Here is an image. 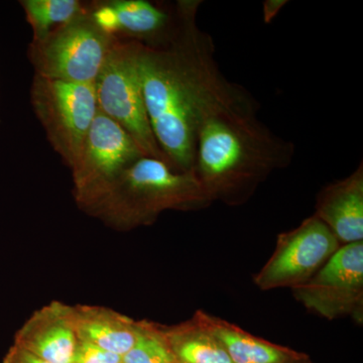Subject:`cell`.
Instances as JSON below:
<instances>
[{"mask_svg":"<svg viewBox=\"0 0 363 363\" xmlns=\"http://www.w3.org/2000/svg\"><path fill=\"white\" fill-rule=\"evenodd\" d=\"M193 79L194 172L215 199L236 203L272 172L286 168L295 145L260 121L255 98L224 77L214 43L197 21L187 28Z\"/></svg>","mask_w":363,"mask_h":363,"instance_id":"cell-1","label":"cell"},{"mask_svg":"<svg viewBox=\"0 0 363 363\" xmlns=\"http://www.w3.org/2000/svg\"><path fill=\"white\" fill-rule=\"evenodd\" d=\"M176 28L162 47L142 45L138 57L143 100L150 128L174 168H195L196 136L193 79L183 21L175 7Z\"/></svg>","mask_w":363,"mask_h":363,"instance_id":"cell-2","label":"cell"},{"mask_svg":"<svg viewBox=\"0 0 363 363\" xmlns=\"http://www.w3.org/2000/svg\"><path fill=\"white\" fill-rule=\"evenodd\" d=\"M212 201L195 172H182L169 162L142 157L86 205L101 208L117 222H150L167 209H192Z\"/></svg>","mask_w":363,"mask_h":363,"instance_id":"cell-3","label":"cell"},{"mask_svg":"<svg viewBox=\"0 0 363 363\" xmlns=\"http://www.w3.org/2000/svg\"><path fill=\"white\" fill-rule=\"evenodd\" d=\"M119 42L84 13L59 26L28 49L35 75L72 83H95L111 50Z\"/></svg>","mask_w":363,"mask_h":363,"instance_id":"cell-4","label":"cell"},{"mask_svg":"<svg viewBox=\"0 0 363 363\" xmlns=\"http://www.w3.org/2000/svg\"><path fill=\"white\" fill-rule=\"evenodd\" d=\"M142 45L119 40L114 45L95 81L98 109L118 123L145 157L169 164L155 138L145 109L138 69Z\"/></svg>","mask_w":363,"mask_h":363,"instance_id":"cell-5","label":"cell"},{"mask_svg":"<svg viewBox=\"0 0 363 363\" xmlns=\"http://www.w3.org/2000/svg\"><path fill=\"white\" fill-rule=\"evenodd\" d=\"M33 112L52 149L73 167L98 111L95 83H72L33 75Z\"/></svg>","mask_w":363,"mask_h":363,"instance_id":"cell-6","label":"cell"},{"mask_svg":"<svg viewBox=\"0 0 363 363\" xmlns=\"http://www.w3.org/2000/svg\"><path fill=\"white\" fill-rule=\"evenodd\" d=\"M340 247L329 227L313 215L297 228L279 234L276 250L255 277V284L262 291L302 285Z\"/></svg>","mask_w":363,"mask_h":363,"instance_id":"cell-7","label":"cell"},{"mask_svg":"<svg viewBox=\"0 0 363 363\" xmlns=\"http://www.w3.org/2000/svg\"><path fill=\"white\" fill-rule=\"evenodd\" d=\"M292 290L301 304L320 316L362 322L363 241L341 245L311 279Z\"/></svg>","mask_w":363,"mask_h":363,"instance_id":"cell-8","label":"cell"},{"mask_svg":"<svg viewBox=\"0 0 363 363\" xmlns=\"http://www.w3.org/2000/svg\"><path fill=\"white\" fill-rule=\"evenodd\" d=\"M145 157L125 130L98 109L80 154L72 167L77 198L92 201L124 169Z\"/></svg>","mask_w":363,"mask_h":363,"instance_id":"cell-9","label":"cell"},{"mask_svg":"<svg viewBox=\"0 0 363 363\" xmlns=\"http://www.w3.org/2000/svg\"><path fill=\"white\" fill-rule=\"evenodd\" d=\"M87 7L95 23L119 40L162 47L175 32V9L168 11L147 0H108Z\"/></svg>","mask_w":363,"mask_h":363,"instance_id":"cell-10","label":"cell"},{"mask_svg":"<svg viewBox=\"0 0 363 363\" xmlns=\"http://www.w3.org/2000/svg\"><path fill=\"white\" fill-rule=\"evenodd\" d=\"M337 238L341 245L363 241V166L325 187L314 214Z\"/></svg>","mask_w":363,"mask_h":363,"instance_id":"cell-11","label":"cell"},{"mask_svg":"<svg viewBox=\"0 0 363 363\" xmlns=\"http://www.w3.org/2000/svg\"><path fill=\"white\" fill-rule=\"evenodd\" d=\"M78 337L68 309L50 307L18 332L16 345L49 363H73Z\"/></svg>","mask_w":363,"mask_h":363,"instance_id":"cell-12","label":"cell"},{"mask_svg":"<svg viewBox=\"0 0 363 363\" xmlns=\"http://www.w3.org/2000/svg\"><path fill=\"white\" fill-rule=\"evenodd\" d=\"M79 340L86 341L123 357L135 345L140 324L107 310H68Z\"/></svg>","mask_w":363,"mask_h":363,"instance_id":"cell-13","label":"cell"},{"mask_svg":"<svg viewBox=\"0 0 363 363\" xmlns=\"http://www.w3.org/2000/svg\"><path fill=\"white\" fill-rule=\"evenodd\" d=\"M194 318L218 339L233 363H289L298 359L292 351L255 337L225 320L201 311Z\"/></svg>","mask_w":363,"mask_h":363,"instance_id":"cell-14","label":"cell"},{"mask_svg":"<svg viewBox=\"0 0 363 363\" xmlns=\"http://www.w3.org/2000/svg\"><path fill=\"white\" fill-rule=\"evenodd\" d=\"M164 336L178 363H233L218 339L196 318Z\"/></svg>","mask_w":363,"mask_h":363,"instance_id":"cell-15","label":"cell"},{"mask_svg":"<svg viewBox=\"0 0 363 363\" xmlns=\"http://www.w3.org/2000/svg\"><path fill=\"white\" fill-rule=\"evenodd\" d=\"M33 40L44 39L59 26L84 13L87 4L79 0H21Z\"/></svg>","mask_w":363,"mask_h":363,"instance_id":"cell-16","label":"cell"},{"mask_svg":"<svg viewBox=\"0 0 363 363\" xmlns=\"http://www.w3.org/2000/svg\"><path fill=\"white\" fill-rule=\"evenodd\" d=\"M123 363H178L166 336L150 326L138 328L133 347L123 357Z\"/></svg>","mask_w":363,"mask_h":363,"instance_id":"cell-17","label":"cell"},{"mask_svg":"<svg viewBox=\"0 0 363 363\" xmlns=\"http://www.w3.org/2000/svg\"><path fill=\"white\" fill-rule=\"evenodd\" d=\"M73 363H123V357L78 339Z\"/></svg>","mask_w":363,"mask_h":363,"instance_id":"cell-18","label":"cell"},{"mask_svg":"<svg viewBox=\"0 0 363 363\" xmlns=\"http://www.w3.org/2000/svg\"><path fill=\"white\" fill-rule=\"evenodd\" d=\"M4 363H49L20 346L14 345L7 353Z\"/></svg>","mask_w":363,"mask_h":363,"instance_id":"cell-19","label":"cell"},{"mask_svg":"<svg viewBox=\"0 0 363 363\" xmlns=\"http://www.w3.org/2000/svg\"><path fill=\"white\" fill-rule=\"evenodd\" d=\"M288 4L286 0H266L262 4V18L264 23H271L279 11Z\"/></svg>","mask_w":363,"mask_h":363,"instance_id":"cell-20","label":"cell"},{"mask_svg":"<svg viewBox=\"0 0 363 363\" xmlns=\"http://www.w3.org/2000/svg\"><path fill=\"white\" fill-rule=\"evenodd\" d=\"M295 360H296V359H295ZM293 362H294V360H293ZM293 362H289V363H292Z\"/></svg>","mask_w":363,"mask_h":363,"instance_id":"cell-21","label":"cell"}]
</instances>
